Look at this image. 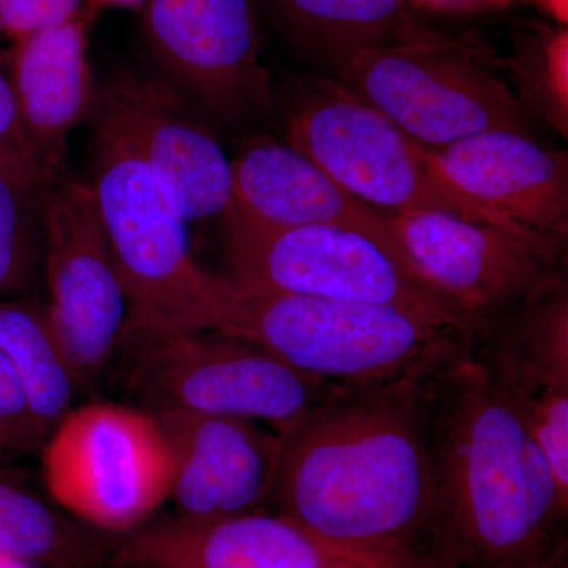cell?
I'll use <instances>...</instances> for the list:
<instances>
[{
  "instance_id": "obj_1",
  "label": "cell",
  "mask_w": 568,
  "mask_h": 568,
  "mask_svg": "<svg viewBox=\"0 0 568 568\" xmlns=\"http://www.w3.org/2000/svg\"><path fill=\"white\" fill-rule=\"evenodd\" d=\"M444 368L346 386L276 433L272 514L362 568L436 548L432 425Z\"/></svg>"
},
{
  "instance_id": "obj_2",
  "label": "cell",
  "mask_w": 568,
  "mask_h": 568,
  "mask_svg": "<svg viewBox=\"0 0 568 568\" xmlns=\"http://www.w3.org/2000/svg\"><path fill=\"white\" fill-rule=\"evenodd\" d=\"M432 476L433 540L459 566L519 568L564 545L547 459L473 349L437 379Z\"/></svg>"
},
{
  "instance_id": "obj_3",
  "label": "cell",
  "mask_w": 568,
  "mask_h": 568,
  "mask_svg": "<svg viewBox=\"0 0 568 568\" xmlns=\"http://www.w3.org/2000/svg\"><path fill=\"white\" fill-rule=\"evenodd\" d=\"M222 276L212 331L256 343L328 383L368 386L440 369L476 338L469 328L402 306L261 293Z\"/></svg>"
},
{
  "instance_id": "obj_4",
  "label": "cell",
  "mask_w": 568,
  "mask_h": 568,
  "mask_svg": "<svg viewBox=\"0 0 568 568\" xmlns=\"http://www.w3.org/2000/svg\"><path fill=\"white\" fill-rule=\"evenodd\" d=\"M275 108L287 144L377 211L447 212L566 254L564 239L519 226L459 190L440 170L433 149L413 140L336 78H287L275 88Z\"/></svg>"
},
{
  "instance_id": "obj_5",
  "label": "cell",
  "mask_w": 568,
  "mask_h": 568,
  "mask_svg": "<svg viewBox=\"0 0 568 568\" xmlns=\"http://www.w3.org/2000/svg\"><path fill=\"white\" fill-rule=\"evenodd\" d=\"M91 182L126 297L123 345L212 331L223 276L193 257L189 224L108 112L92 115Z\"/></svg>"
},
{
  "instance_id": "obj_6",
  "label": "cell",
  "mask_w": 568,
  "mask_h": 568,
  "mask_svg": "<svg viewBox=\"0 0 568 568\" xmlns=\"http://www.w3.org/2000/svg\"><path fill=\"white\" fill-rule=\"evenodd\" d=\"M496 65L484 47L435 32L357 52L334 78L425 148L491 130L536 136V119Z\"/></svg>"
},
{
  "instance_id": "obj_7",
  "label": "cell",
  "mask_w": 568,
  "mask_h": 568,
  "mask_svg": "<svg viewBox=\"0 0 568 568\" xmlns=\"http://www.w3.org/2000/svg\"><path fill=\"white\" fill-rule=\"evenodd\" d=\"M227 280L261 293L402 306L477 332V324L429 291L394 253L361 231L313 224L267 227L224 212Z\"/></svg>"
},
{
  "instance_id": "obj_8",
  "label": "cell",
  "mask_w": 568,
  "mask_h": 568,
  "mask_svg": "<svg viewBox=\"0 0 568 568\" xmlns=\"http://www.w3.org/2000/svg\"><path fill=\"white\" fill-rule=\"evenodd\" d=\"M132 379L149 410L174 409L263 422L282 433L343 384L305 375L271 351L216 331L129 343Z\"/></svg>"
},
{
  "instance_id": "obj_9",
  "label": "cell",
  "mask_w": 568,
  "mask_h": 568,
  "mask_svg": "<svg viewBox=\"0 0 568 568\" xmlns=\"http://www.w3.org/2000/svg\"><path fill=\"white\" fill-rule=\"evenodd\" d=\"M40 455L51 499L108 532L140 528L170 499L173 457L149 409L118 403L73 407Z\"/></svg>"
},
{
  "instance_id": "obj_10",
  "label": "cell",
  "mask_w": 568,
  "mask_h": 568,
  "mask_svg": "<svg viewBox=\"0 0 568 568\" xmlns=\"http://www.w3.org/2000/svg\"><path fill=\"white\" fill-rule=\"evenodd\" d=\"M145 47L160 77L219 125L245 130L276 118L253 0H148Z\"/></svg>"
},
{
  "instance_id": "obj_11",
  "label": "cell",
  "mask_w": 568,
  "mask_h": 568,
  "mask_svg": "<svg viewBox=\"0 0 568 568\" xmlns=\"http://www.w3.org/2000/svg\"><path fill=\"white\" fill-rule=\"evenodd\" d=\"M47 305L81 383L123 345L126 297L89 179L61 175L43 197Z\"/></svg>"
},
{
  "instance_id": "obj_12",
  "label": "cell",
  "mask_w": 568,
  "mask_h": 568,
  "mask_svg": "<svg viewBox=\"0 0 568 568\" xmlns=\"http://www.w3.org/2000/svg\"><path fill=\"white\" fill-rule=\"evenodd\" d=\"M392 219L417 278L477 327L562 272L566 263V254L452 213Z\"/></svg>"
},
{
  "instance_id": "obj_13",
  "label": "cell",
  "mask_w": 568,
  "mask_h": 568,
  "mask_svg": "<svg viewBox=\"0 0 568 568\" xmlns=\"http://www.w3.org/2000/svg\"><path fill=\"white\" fill-rule=\"evenodd\" d=\"M97 106L114 119L186 224L222 219L233 201L231 160L211 121L160 74L118 70Z\"/></svg>"
},
{
  "instance_id": "obj_14",
  "label": "cell",
  "mask_w": 568,
  "mask_h": 568,
  "mask_svg": "<svg viewBox=\"0 0 568 568\" xmlns=\"http://www.w3.org/2000/svg\"><path fill=\"white\" fill-rule=\"evenodd\" d=\"M173 457L175 517L220 521L263 511L271 497L278 435L244 418L152 409Z\"/></svg>"
},
{
  "instance_id": "obj_15",
  "label": "cell",
  "mask_w": 568,
  "mask_h": 568,
  "mask_svg": "<svg viewBox=\"0 0 568 568\" xmlns=\"http://www.w3.org/2000/svg\"><path fill=\"white\" fill-rule=\"evenodd\" d=\"M119 568H362L276 514L144 523L110 547Z\"/></svg>"
},
{
  "instance_id": "obj_16",
  "label": "cell",
  "mask_w": 568,
  "mask_h": 568,
  "mask_svg": "<svg viewBox=\"0 0 568 568\" xmlns=\"http://www.w3.org/2000/svg\"><path fill=\"white\" fill-rule=\"evenodd\" d=\"M231 182L233 201L226 212L235 216L267 227L331 224L361 231L413 272L390 213L357 200L286 141L254 136L244 142L231 160Z\"/></svg>"
},
{
  "instance_id": "obj_17",
  "label": "cell",
  "mask_w": 568,
  "mask_h": 568,
  "mask_svg": "<svg viewBox=\"0 0 568 568\" xmlns=\"http://www.w3.org/2000/svg\"><path fill=\"white\" fill-rule=\"evenodd\" d=\"M448 181L500 215L567 241L568 153L536 136L491 130L433 149Z\"/></svg>"
},
{
  "instance_id": "obj_18",
  "label": "cell",
  "mask_w": 568,
  "mask_h": 568,
  "mask_svg": "<svg viewBox=\"0 0 568 568\" xmlns=\"http://www.w3.org/2000/svg\"><path fill=\"white\" fill-rule=\"evenodd\" d=\"M93 14L81 13L13 41L10 82L22 126L44 182L61 178L71 132L92 119L99 84L88 59V31Z\"/></svg>"
},
{
  "instance_id": "obj_19",
  "label": "cell",
  "mask_w": 568,
  "mask_h": 568,
  "mask_svg": "<svg viewBox=\"0 0 568 568\" xmlns=\"http://www.w3.org/2000/svg\"><path fill=\"white\" fill-rule=\"evenodd\" d=\"M474 357L517 403L568 387V283L559 272L478 327Z\"/></svg>"
},
{
  "instance_id": "obj_20",
  "label": "cell",
  "mask_w": 568,
  "mask_h": 568,
  "mask_svg": "<svg viewBox=\"0 0 568 568\" xmlns=\"http://www.w3.org/2000/svg\"><path fill=\"white\" fill-rule=\"evenodd\" d=\"M276 29L334 77L357 52L433 36L409 0H256Z\"/></svg>"
},
{
  "instance_id": "obj_21",
  "label": "cell",
  "mask_w": 568,
  "mask_h": 568,
  "mask_svg": "<svg viewBox=\"0 0 568 568\" xmlns=\"http://www.w3.org/2000/svg\"><path fill=\"white\" fill-rule=\"evenodd\" d=\"M0 351L17 373L33 416L50 436L73 409L81 379L39 295L0 298Z\"/></svg>"
},
{
  "instance_id": "obj_22",
  "label": "cell",
  "mask_w": 568,
  "mask_h": 568,
  "mask_svg": "<svg viewBox=\"0 0 568 568\" xmlns=\"http://www.w3.org/2000/svg\"><path fill=\"white\" fill-rule=\"evenodd\" d=\"M0 463V556L33 566L97 568L103 548Z\"/></svg>"
},
{
  "instance_id": "obj_23",
  "label": "cell",
  "mask_w": 568,
  "mask_h": 568,
  "mask_svg": "<svg viewBox=\"0 0 568 568\" xmlns=\"http://www.w3.org/2000/svg\"><path fill=\"white\" fill-rule=\"evenodd\" d=\"M511 91L536 121L568 136V29L537 22L517 32L506 61Z\"/></svg>"
},
{
  "instance_id": "obj_24",
  "label": "cell",
  "mask_w": 568,
  "mask_h": 568,
  "mask_svg": "<svg viewBox=\"0 0 568 568\" xmlns=\"http://www.w3.org/2000/svg\"><path fill=\"white\" fill-rule=\"evenodd\" d=\"M47 190L14 181L0 171V298L37 295L43 276Z\"/></svg>"
},
{
  "instance_id": "obj_25",
  "label": "cell",
  "mask_w": 568,
  "mask_h": 568,
  "mask_svg": "<svg viewBox=\"0 0 568 568\" xmlns=\"http://www.w3.org/2000/svg\"><path fill=\"white\" fill-rule=\"evenodd\" d=\"M518 406L526 432L547 459L560 504L568 508V387L547 388Z\"/></svg>"
},
{
  "instance_id": "obj_26",
  "label": "cell",
  "mask_w": 568,
  "mask_h": 568,
  "mask_svg": "<svg viewBox=\"0 0 568 568\" xmlns=\"http://www.w3.org/2000/svg\"><path fill=\"white\" fill-rule=\"evenodd\" d=\"M47 437L17 373L0 351V463L40 454Z\"/></svg>"
},
{
  "instance_id": "obj_27",
  "label": "cell",
  "mask_w": 568,
  "mask_h": 568,
  "mask_svg": "<svg viewBox=\"0 0 568 568\" xmlns=\"http://www.w3.org/2000/svg\"><path fill=\"white\" fill-rule=\"evenodd\" d=\"M0 171L26 185L47 189L22 126L10 78L0 69Z\"/></svg>"
},
{
  "instance_id": "obj_28",
  "label": "cell",
  "mask_w": 568,
  "mask_h": 568,
  "mask_svg": "<svg viewBox=\"0 0 568 568\" xmlns=\"http://www.w3.org/2000/svg\"><path fill=\"white\" fill-rule=\"evenodd\" d=\"M84 0H0V39L17 41L78 17Z\"/></svg>"
},
{
  "instance_id": "obj_29",
  "label": "cell",
  "mask_w": 568,
  "mask_h": 568,
  "mask_svg": "<svg viewBox=\"0 0 568 568\" xmlns=\"http://www.w3.org/2000/svg\"><path fill=\"white\" fill-rule=\"evenodd\" d=\"M525 0H409L413 9L446 14H474L508 9Z\"/></svg>"
},
{
  "instance_id": "obj_30",
  "label": "cell",
  "mask_w": 568,
  "mask_h": 568,
  "mask_svg": "<svg viewBox=\"0 0 568 568\" xmlns=\"http://www.w3.org/2000/svg\"><path fill=\"white\" fill-rule=\"evenodd\" d=\"M394 568H462V566L440 549L432 548L409 556Z\"/></svg>"
},
{
  "instance_id": "obj_31",
  "label": "cell",
  "mask_w": 568,
  "mask_h": 568,
  "mask_svg": "<svg viewBox=\"0 0 568 568\" xmlns=\"http://www.w3.org/2000/svg\"><path fill=\"white\" fill-rule=\"evenodd\" d=\"M532 3L552 24L568 26V0H525Z\"/></svg>"
},
{
  "instance_id": "obj_32",
  "label": "cell",
  "mask_w": 568,
  "mask_h": 568,
  "mask_svg": "<svg viewBox=\"0 0 568 568\" xmlns=\"http://www.w3.org/2000/svg\"><path fill=\"white\" fill-rule=\"evenodd\" d=\"M148 0H84V9L95 17L103 9H140Z\"/></svg>"
},
{
  "instance_id": "obj_33",
  "label": "cell",
  "mask_w": 568,
  "mask_h": 568,
  "mask_svg": "<svg viewBox=\"0 0 568 568\" xmlns=\"http://www.w3.org/2000/svg\"><path fill=\"white\" fill-rule=\"evenodd\" d=\"M564 548H566V545H560V547L552 549L547 555L530 560V562L519 568H559L560 564H562Z\"/></svg>"
},
{
  "instance_id": "obj_34",
  "label": "cell",
  "mask_w": 568,
  "mask_h": 568,
  "mask_svg": "<svg viewBox=\"0 0 568 568\" xmlns=\"http://www.w3.org/2000/svg\"><path fill=\"white\" fill-rule=\"evenodd\" d=\"M0 568H33L31 564L22 562V560L6 558L0 556Z\"/></svg>"
}]
</instances>
